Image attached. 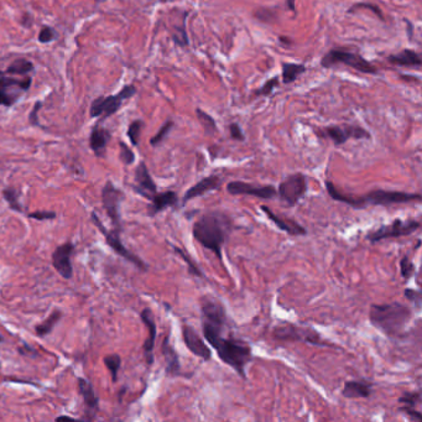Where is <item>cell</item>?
I'll return each instance as SVG.
<instances>
[{
	"mask_svg": "<svg viewBox=\"0 0 422 422\" xmlns=\"http://www.w3.org/2000/svg\"><path fill=\"white\" fill-rule=\"evenodd\" d=\"M30 86H31V77H26V78L24 79H17L7 76V73L0 71V88L8 89L17 87L22 89V91H29Z\"/></svg>",
	"mask_w": 422,
	"mask_h": 422,
	"instance_id": "obj_28",
	"label": "cell"
},
{
	"mask_svg": "<svg viewBox=\"0 0 422 422\" xmlns=\"http://www.w3.org/2000/svg\"><path fill=\"white\" fill-rule=\"evenodd\" d=\"M78 390L79 394L82 395L83 401H85L86 406L89 411H93L96 414L98 410V405H99V399L94 393V389L92 383H89L87 379L79 378L78 379Z\"/></svg>",
	"mask_w": 422,
	"mask_h": 422,
	"instance_id": "obj_26",
	"label": "cell"
},
{
	"mask_svg": "<svg viewBox=\"0 0 422 422\" xmlns=\"http://www.w3.org/2000/svg\"><path fill=\"white\" fill-rule=\"evenodd\" d=\"M161 2H162V3H163V2H166V0H161Z\"/></svg>",
	"mask_w": 422,
	"mask_h": 422,
	"instance_id": "obj_54",
	"label": "cell"
},
{
	"mask_svg": "<svg viewBox=\"0 0 422 422\" xmlns=\"http://www.w3.org/2000/svg\"><path fill=\"white\" fill-rule=\"evenodd\" d=\"M174 125H175V124H174V121H172V120L166 121V123L163 124L161 128H160V130L157 132L156 135L153 136V138L150 139V144L153 145V146H157V145L161 144V142L165 140L166 138H167V135L170 134L171 129L174 128Z\"/></svg>",
	"mask_w": 422,
	"mask_h": 422,
	"instance_id": "obj_35",
	"label": "cell"
},
{
	"mask_svg": "<svg viewBox=\"0 0 422 422\" xmlns=\"http://www.w3.org/2000/svg\"><path fill=\"white\" fill-rule=\"evenodd\" d=\"M421 401V394L418 391H408L403 395V396L399 397V403L403 404V405L406 406H411V408H415L418 403Z\"/></svg>",
	"mask_w": 422,
	"mask_h": 422,
	"instance_id": "obj_39",
	"label": "cell"
},
{
	"mask_svg": "<svg viewBox=\"0 0 422 422\" xmlns=\"http://www.w3.org/2000/svg\"><path fill=\"white\" fill-rule=\"evenodd\" d=\"M373 391V384L365 380H349L342 389V395L347 399H365Z\"/></svg>",
	"mask_w": 422,
	"mask_h": 422,
	"instance_id": "obj_23",
	"label": "cell"
},
{
	"mask_svg": "<svg viewBox=\"0 0 422 422\" xmlns=\"http://www.w3.org/2000/svg\"><path fill=\"white\" fill-rule=\"evenodd\" d=\"M140 319L144 325L146 326L147 328V338L144 342V353H145V358H146V362L149 365H151L154 363V348H155V341H156V322L155 319H154V313L150 308H144L140 313Z\"/></svg>",
	"mask_w": 422,
	"mask_h": 422,
	"instance_id": "obj_18",
	"label": "cell"
},
{
	"mask_svg": "<svg viewBox=\"0 0 422 422\" xmlns=\"http://www.w3.org/2000/svg\"><path fill=\"white\" fill-rule=\"evenodd\" d=\"M178 195L174 191H166L162 193H156L150 202L151 204L147 208V215L150 217L156 216L157 213L178 206Z\"/></svg>",
	"mask_w": 422,
	"mask_h": 422,
	"instance_id": "obj_21",
	"label": "cell"
},
{
	"mask_svg": "<svg viewBox=\"0 0 422 422\" xmlns=\"http://www.w3.org/2000/svg\"><path fill=\"white\" fill-rule=\"evenodd\" d=\"M161 352L163 356H165V362H166V374L170 376H178L182 375V371H181V364H180V358H178L177 352L175 350L174 347L170 344V335H166L165 340L162 342L161 346Z\"/></svg>",
	"mask_w": 422,
	"mask_h": 422,
	"instance_id": "obj_22",
	"label": "cell"
},
{
	"mask_svg": "<svg viewBox=\"0 0 422 422\" xmlns=\"http://www.w3.org/2000/svg\"><path fill=\"white\" fill-rule=\"evenodd\" d=\"M260 209L265 213L267 218L274 223L279 229L285 231V233H289L290 236L293 237L306 236V233H307V230H306L302 225H300L299 223L295 221H291V219L281 218V217H279L275 212H272L267 206H261Z\"/></svg>",
	"mask_w": 422,
	"mask_h": 422,
	"instance_id": "obj_20",
	"label": "cell"
},
{
	"mask_svg": "<svg viewBox=\"0 0 422 422\" xmlns=\"http://www.w3.org/2000/svg\"><path fill=\"white\" fill-rule=\"evenodd\" d=\"M119 157L125 165H132L135 161V154L133 153V150L129 146H126L124 142H120V154H119Z\"/></svg>",
	"mask_w": 422,
	"mask_h": 422,
	"instance_id": "obj_40",
	"label": "cell"
},
{
	"mask_svg": "<svg viewBox=\"0 0 422 422\" xmlns=\"http://www.w3.org/2000/svg\"><path fill=\"white\" fill-rule=\"evenodd\" d=\"M41 107H43V103L36 102V103H35L34 108H32L31 113H30L29 121H30V124H31V125H36V126L40 125V123H38V111H40Z\"/></svg>",
	"mask_w": 422,
	"mask_h": 422,
	"instance_id": "obj_47",
	"label": "cell"
},
{
	"mask_svg": "<svg viewBox=\"0 0 422 422\" xmlns=\"http://www.w3.org/2000/svg\"><path fill=\"white\" fill-rule=\"evenodd\" d=\"M400 270H401V276L405 279V281H409L410 279L412 278L415 274V265L408 255L403 257V259L400 260Z\"/></svg>",
	"mask_w": 422,
	"mask_h": 422,
	"instance_id": "obj_37",
	"label": "cell"
},
{
	"mask_svg": "<svg viewBox=\"0 0 422 422\" xmlns=\"http://www.w3.org/2000/svg\"><path fill=\"white\" fill-rule=\"evenodd\" d=\"M227 192L233 196H252L261 200H272L278 196V191L274 186H254L252 183L243 181H231L227 185Z\"/></svg>",
	"mask_w": 422,
	"mask_h": 422,
	"instance_id": "obj_13",
	"label": "cell"
},
{
	"mask_svg": "<svg viewBox=\"0 0 422 422\" xmlns=\"http://www.w3.org/2000/svg\"><path fill=\"white\" fill-rule=\"evenodd\" d=\"M421 224L418 221H412V219H408V221H403V219H395L390 224L382 225L376 230L369 231L367 234V239L370 243H378L380 240L390 239V238H400V237H408L410 234L415 233L416 230L420 229Z\"/></svg>",
	"mask_w": 422,
	"mask_h": 422,
	"instance_id": "obj_10",
	"label": "cell"
},
{
	"mask_svg": "<svg viewBox=\"0 0 422 422\" xmlns=\"http://www.w3.org/2000/svg\"><path fill=\"white\" fill-rule=\"evenodd\" d=\"M142 126H144L142 120H134L129 128H128V138H129L130 142H132V145H134V146H138Z\"/></svg>",
	"mask_w": 422,
	"mask_h": 422,
	"instance_id": "obj_36",
	"label": "cell"
},
{
	"mask_svg": "<svg viewBox=\"0 0 422 422\" xmlns=\"http://www.w3.org/2000/svg\"><path fill=\"white\" fill-rule=\"evenodd\" d=\"M343 65V66L350 67L356 70L358 72L365 74H376L378 68L371 65L367 58L359 55L358 52L348 51L346 49H332L323 56L321 59V66L325 68H332Z\"/></svg>",
	"mask_w": 422,
	"mask_h": 422,
	"instance_id": "obj_4",
	"label": "cell"
},
{
	"mask_svg": "<svg viewBox=\"0 0 422 422\" xmlns=\"http://www.w3.org/2000/svg\"><path fill=\"white\" fill-rule=\"evenodd\" d=\"M227 327L202 322V332L208 343L216 349L217 355L224 364L230 367L242 379H246V367L252 361V350L246 342L237 338H225L222 333Z\"/></svg>",
	"mask_w": 422,
	"mask_h": 422,
	"instance_id": "obj_1",
	"label": "cell"
},
{
	"mask_svg": "<svg viewBox=\"0 0 422 422\" xmlns=\"http://www.w3.org/2000/svg\"><path fill=\"white\" fill-rule=\"evenodd\" d=\"M56 37H57V34H56L55 30L50 28V26H44V28L40 30V34H38V41H40L41 44L52 43Z\"/></svg>",
	"mask_w": 422,
	"mask_h": 422,
	"instance_id": "obj_41",
	"label": "cell"
},
{
	"mask_svg": "<svg viewBox=\"0 0 422 422\" xmlns=\"http://www.w3.org/2000/svg\"><path fill=\"white\" fill-rule=\"evenodd\" d=\"M223 182L222 177L217 176V175H210V176L202 178L201 181H198L196 185H193L192 187H189L188 189L185 192V196L182 198V203L185 204L186 202L193 200V198L201 197V196L206 195V193L215 191V189H218L221 187Z\"/></svg>",
	"mask_w": 422,
	"mask_h": 422,
	"instance_id": "obj_19",
	"label": "cell"
},
{
	"mask_svg": "<svg viewBox=\"0 0 422 422\" xmlns=\"http://www.w3.org/2000/svg\"><path fill=\"white\" fill-rule=\"evenodd\" d=\"M181 329H182V338L187 349L192 354L203 359V361H210L212 359V350L204 343V341L197 333V331L193 327L186 325V323H183Z\"/></svg>",
	"mask_w": 422,
	"mask_h": 422,
	"instance_id": "obj_15",
	"label": "cell"
},
{
	"mask_svg": "<svg viewBox=\"0 0 422 422\" xmlns=\"http://www.w3.org/2000/svg\"><path fill=\"white\" fill-rule=\"evenodd\" d=\"M272 337L276 341L282 342H304L317 347H333V344L326 342L314 329L308 327H300L289 322L276 326L272 331Z\"/></svg>",
	"mask_w": 422,
	"mask_h": 422,
	"instance_id": "obj_5",
	"label": "cell"
},
{
	"mask_svg": "<svg viewBox=\"0 0 422 422\" xmlns=\"http://www.w3.org/2000/svg\"><path fill=\"white\" fill-rule=\"evenodd\" d=\"M61 420H74V418L71 417V416H58V417L56 418V421H61Z\"/></svg>",
	"mask_w": 422,
	"mask_h": 422,
	"instance_id": "obj_51",
	"label": "cell"
},
{
	"mask_svg": "<svg viewBox=\"0 0 422 422\" xmlns=\"http://www.w3.org/2000/svg\"><path fill=\"white\" fill-rule=\"evenodd\" d=\"M34 71V65L30 61L20 58L15 59L7 68V74H28Z\"/></svg>",
	"mask_w": 422,
	"mask_h": 422,
	"instance_id": "obj_31",
	"label": "cell"
},
{
	"mask_svg": "<svg viewBox=\"0 0 422 422\" xmlns=\"http://www.w3.org/2000/svg\"><path fill=\"white\" fill-rule=\"evenodd\" d=\"M282 67V82L284 85H290V83H293L301 76L302 73L306 72V67L304 65L300 64H287V62H284L281 65Z\"/></svg>",
	"mask_w": 422,
	"mask_h": 422,
	"instance_id": "obj_27",
	"label": "cell"
},
{
	"mask_svg": "<svg viewBox=\"0 0 422 422\" xmlns=\"http://www.w3.org/2000/svg\"><path fill=\"white\" fill-rule=\"evenodd\" d=\"M17 350H19V353L22 355H28L31 356V358H36V356H38V353L36 350L32 348V347H30L28 343H24L23 347H19Z\"/></svg>",
	"mask_w": 422,
	"mask_h": 422,
	"instance_id": "obj_49",
	"label": "cell"
},
{
	"mask_svg": "<svg viewBox=\"0 0 422 422\" xmlns=\"http://www.w3.org/2000/svg\"><path fill=\"white\" fill-rule=\"evenodd\" d=\"M201 319L202 322L210 323V325L228 327V317L225 313L224 306L221 301L213 297H203L201 302Z\"/></svg>",
	"mask_w": 422,
	"mask_h": 422,
	"instance_id": "obj_14",
	"label": "cell"
},
{
	"mask_svg": "<svg viewBox=\"0 0 422 422\" xmlns=\"http://www.w3.org/2000/svg\"><path fill=\"white\" fill-rule=\"evenodd\" d=\"M405 297L411 302L412 305L415 306L416 308L420 310L421 305H422V297L421 292L418 290H412V289H406L405 290Z\"/></svg>",
	"mask_w": 422,
	"mask_h": 422,
	"instance_id": "obj_43",
	"label": "cell"
},
{
	"mask_svg": "<svg viewBox=\"0 0 422 422\" xmlns=\"http://www.w3.org/2000/svg\"><path fill=\"white\" fill-rule=\"evenodd\" d=\"M4 341V338H3V335H0V342H3Z\"/></svg>",
	"mask_w": 422,
	"mask_h": 422,
	"instance_id": "obj_53",
	"label": "cell"
},
{
	"mask_svg": "<svg viewBox=\"0 0 422 422\" xmlns=\"http://www.w3.org/2000/svg\"><path fill=\"white\" fill-rule=\"evenodd\" d=\"M411 319V308L400 302L370 306V323L390 338H403L406 326Z\"/></svg>",
	"mask_w": 422,
	"mask_h": 422,
	"instance_id": "obj_3",
	"label": "cell"
},
{
	"mask_svg": "<svg viewBox=\"0 0 422 422\" xmlns=\"http://www.w3.org/2000/svg\"><path fill=\"white\" fill-rule=\"evenodd\" d=\"M421 202L420 193H410L403 191H389V189H373L367 196L361 197L362 209L369 206H393V204Z\"/></svg>",
	"mask_w": 422,
	"mask_h": 422,
	"instance_id": "obj_6",
	"label": "cell"
},
{
	"mask_svg": "<svg viewBox=\"0 0 422 422\" xmlns=\"http://www.w3.org/2000/svg\"><path fill=\"white\" fill-rule=\"evenodd\" d=\"M74 252V245L71 242L59 245L52 254V265L56 271L66 280H70L73 275V267L71 258Z\"/></svg>",
	"mask_w": 422,
	"mask_h": 422,
	"instance_id": "obj_16",
	"label": "cell"
},
{
	"mask_svg": "<svg viewBox=\"0 0 422 422\" xmlns=\"http://www.w3.org/2000/svg\"><path fill=\"white\" fill-rule=\"evenodd\" d=\"M400 411L404 412V414H405V415L410 416V417H411L412 420L418 421V422L422 421L421 412H418L417 410H415V408H411V406H403V408L400 409Z\"/></svg>",
	"mask_w": 422,
	"mask_h": 422,
	"instance_id": "obj_48",
	"label": "cell"
},
{
	"mask_svg": "<svg viewBox=\"0 0 422 422\" xmlns=\"http://www.w3.org/2000/svg\"><path fill=\"white\" fill-rule=\"evenodd\" d=\"M29 217L36 219V221H46V219H55L56 213L51 212V210H36V212L30 213Z\"/></svg>",
	"mask_w": 422,
	"mask_h": 422,
	"instance_id": "obj_44",
	"label": "cell"
},
{
	"mask_svg": "<svg viewBox=\"0 0 422 422\" xmlns=\"http://www.w3.org/2000/svg\"><path fill=\"white\" fill-rule=\"evenodd\" d=\"M295 3H296V0H286V5H287V8H289L291 11H296Z\"/></svg>",
	"mask_w": 422,
	"mask_h": 422,
	"instance_id": "obj_50",
	"label": "cell"
},
{
	"mask_svg": "<svg viewBox=\"0 0 422 422\" xmlns=\"http://www.w3.org/2000/svg\"><path fill=\"white\" fill-rule=\"evenodd\" d=\"M390 64L403 67H420L422 65L421 56L411 49H405L399 53L390 55L388 57Z\"/></svg>",
	"mask_w": 422,
	"mask_h": 422,
	"instance_id": "obj_25",
	"label": "cell"
},
{
	"mask_svg": "<svg viewBox=\"0 0 422 422\" xmlns=\"http://www.w3.org/2000/svg\"><path fill=\"white\" fill-rule=\"evenodd\" d=\"M135 183L136 185L133 186L134 191L138 193V195L142 196V197H145L149 201L157 193L156 183L154 182L153 177H151L145 162H140L138 165V167H136Z\"/></svg>",
	"mask_w": 422,
	"mask_h": 422,
	"instance_id": "obj_17",
	"label": "cell"
},
{
	"mask_svg": "<svg viewBox=\"0 0 422 422\" xmlns=\"http://www.w3.org/2000/svg\"><path fill=\"white\" fill-rule=\"evenodd\" d=\"M91 218H92V222L94 223V225L98 228V229L100 230V233L103 234L104 238H106V242L107 244H108L111 248L117 252L118 255H120L121 258H124V259L130 261V263L134 264L138 269H140L141 271H147L149 266L147 264L145 263V261H142L140 258L136 257L135 254H133L132 251L128 250V249L124 246L123 243H121V239H120V229H107L106 227H104V224L102 222H100V219L98 218L96 213H92L91 215Z\"/></svg>",
	"mask_w": 422,
	"mask_h": 422,
	"instance_id": "obj_9",
	"label": "cell"
},
{
	"mask_svg": "<svg viewBox=\"0 0 422 422\" xmlns=\"http://www.w3.org/2000/svg\"><path fill=\"white\" fill-rule=\"evenodd\" d=\"M111 140V133L100 126H94L89 136V146L97 156H103L108 141Z\"/></svg>",
	"mask_w": 422,
	"mask_h": 422,
	"instance_id": "obj_24",
	"label": "cell"
},
{
	"mask_svg": "<svg viewBox=\"0 0 422 422\" xmlns=\"http://www.w3.org/2000/svg\"><path fill=\"white\" fill-rule=\"evenodd\" d=\"M196 114H197V118L198 120L201 121L202 126L204 128V130H206V133L208 134H215L217 133V130H218V128H217V124L215 121V119H213L210 115H208L207 113H204L202 109L197 108V111H196Z\"/></svg>",
	"mask_w": 422,
	"mask_h": 422,
	"instance_id": "obj_34",
	"label": "cell"
},
{
	"mask_svg": "<svg viewBox=\"0 0 422 422\" xmlns=\"http://www.w3.org/2000/svg\"><path fill=\"white\" fill-rule=\"evenodd\" d=\"M323 136L331 139L335 146L346 144L349 139H370L371 135L364 128L356 125H332L322 130Z\"/></svg>",
	"mask_w": 422,
	"mask_h": 422,
	"instance_id": "obj_12",
	"label": "cell"
},
{
	"mask_svg": "<svg viewBox=\"0 0 422 422\" xmlns=\"http://www.w3.org/2000/svg\"><path fill=\"white\" fill-rule=\"evenodd\" d=\"M307 188V177L299 172L282 180L276 191L281 203H284L286 207H293L305 197Z\"/></svg>",
	"mask_w": 422,
	"mask_h": 422,
	"instance_id": "obj_8",
	"label": "cell"
},
{
	"mask_svg": "<svg viewBox=\"0 0 422 422\" xmlns=\"http://www.w3.org/2000/svg\"><path fill=\"white\" fill-rule=\"evenodd\" d=\"M15 100H16V97L8 94L7 89L0 88V106L11 107L15 103Z\"/></svg>",
	"mask_w": 422,
	"mask_h": 422,
	"instance_id": "obj_46",
	"label": "cell"
},
{
	"mask_svg": "<svg viewBox=\"0 0 422 422\" xmlns=\"http://www.w3.org/2000/svg\"><path fill=\"white\" fill-rule=\"evenodd\" d=\"M123 200H124V193L113 185L112 181H108V182L103 186L102 202H103L104 209L107 210V215H108L109 218H111V221L113 222V225H114L115 229H120V230H121V225H120V212H119V208H120V203Z\"/></svg>",
	"mask_w": 422,
	"mask_h": 422,
	"instance_id": "obj_11",
	"label": "cell"
},
{
	"mask_svg": "<svg viewBox=\"0 0 422 422\" xmlns=\"http://www.w3.org/2000/svg\"><path fill=\"white\" fill-rule=\"evenodd\" d=\"M61 317H62V312L56 310V311H53L43 323H40V325H37L36 327H35V331H36L38 337H46L47 334L51 333L52 329L55 328V326L57 325L58 321L61 320Z\"/></svg>",
	"mask_w": 422,
	"mask_h": 422,
	"instance_id": "obj_29",
	"label": "cell"
},
{
	"mask_svg": "<svg viewBox=\"0 0 422 422\" xmlns=\"http://www.w3.org/2000/svg\"><path fill=\"white\" fill-rule=\"evenodd\" d=\"M174 251L177 252V254L182 258V260L187 264V271H188L189 274L197 276V278H204V274L202 272L200 266H198L197 263H196V261L189 257L188 252H187L186 250H183V249L178 248V246H174Z\"/></svg>",
	"mask_w": 422,
	"mask_h": 422,
	"instance_id": "obj_30",
	"label": "cell"
},
{
	"mask_svg": "<svg viewBox=\"0 0 422 422\" xmlns=\"http://www.w3.org/2000/svg\"><path fill=\"white\" fill-rule=\"evenodd\" d=\"M104 364H106V367L108 368L109 373H111L113 383H117L118 371H119V369H120V365H121V358H120V356H119L118 354L107 355L106 358H104Z\"/></svg>",
	"mask_w": 422,
	"mask_h": 422,
	"instance_id": "obj_33",
	"label": "cell"
},
{
	"mask_svg": "<svg viewBox=\"0 0 422 422\" xmlns=\"http://www.w3.org/2000/svg\"><path fill=\"white\" fill-rule=\"evenodd\" d=\"M3 197H4V200L9 203V207H10V209L15 210V212H19L22 213L24 210V208L22 206V203H20V192H17L15 188H5L4 191H3Z\"/></svg>",
	"mask_w": 422,
	"mask_h": 422,
	"instance_id": "obj_32",
	"label": "cell"
},
{
	"mask_svg": "<svg viewBox=\"0 0 422 422\" xmlns=\"http://www.w3.org/2000/svg\"><path fill=\"white\" fill-rule=\"evenodd\" d=\"M136 88L135 86L129 85L125 86L118 94L109 97H98L97 99L93 100L91 109H89V115L92 118L102 117L103 119L111 117V115L115 114L119 111L124 100L130 99V98L135 96Z\"/></svg>",
	"mask_w": 422,
	"mask_h": 422,
	"instance_id": "obj_7",
	"label": "cell"
},
{
	"mask_svg": "<svg viewBox=\"0 0 422 422\" xmlns=\"http://www.w3.org/2000/svg\"><path fill=\"white\" fill-rule=\"evenodd\" d=\"M356 9H370V10H373V13L376 14V16H378L380 20L384 22V15H383L382 10H380L376 5L370 4V3H368V4H365V3H356V4L352 5V7L348 9V13H353V11H355Z\"/></svg>",
	"mask_w": 422,
	"mask_h": 422,
	"instance_id": "obj_42",
	"label": "cell"
},
{
	"mask_svg": "<svg viewBox=\"0 0 422 422\" xmlns=\"http://www.w3.org/2000/svg\"><path fill=\"white\" fill-rule=\"evenodd\" d=\"M280 40H281L282 43H284V44H287V45H290V44H291V40H290V38H286V37H282V36H281V37H280Z\"/></svg>",
	"mask_w": 422,
	"mask_h": 422,
	"instance_id": "obj_52",
	"label": "cell"
},
{
	"mask_svg": "<svg viewBox=\"0 0 422 422\" xmlns=\"http://www.w3.org/2000/svg\"><path fill=\"white\" fill-rule=\"evenodd\" d=\"M234 229L230 217L221 212L202 215L192 227V236L203 248L208 249L223 263L222 248Z\"/></svg>",
	"mask_w": 422,
	"mask_h": 422,
	"instance_id": "obj_2",
	"label": "cell"
},
{
	"mask_svg": "<svg viewBox=\"0 0 422 422\" xmlns=\"http://www.w3.org/2000/svg\"><path fill=\"white\" fill-rule=\"evenodd\" d=\"M279 77H272L255 91V96H270L274 92V89L279 86Z\"/></svg>",
	"mask_w": 422,
	"mask_h": 422,
	"instance_id": "obj_38",
	"label": "cell"
},
{
	"mask_svg": "<svg viewBox=\"0 0 422 422\" xmlns=\"http://www.w3.org/2000/svg\"><path fill=\"white\" fill-rule=\"evenodd\" d=\"M229 132H230L231 139H234V140H238V141H244L245 135L243 134L242 128H240V125L238 123H231L230 124Z\"/></svg>",
	"mask_w": 422,
	"mask_h": 422,
	"instance_id": "obj_45",
	"label": "cell"
}]
</instances>
